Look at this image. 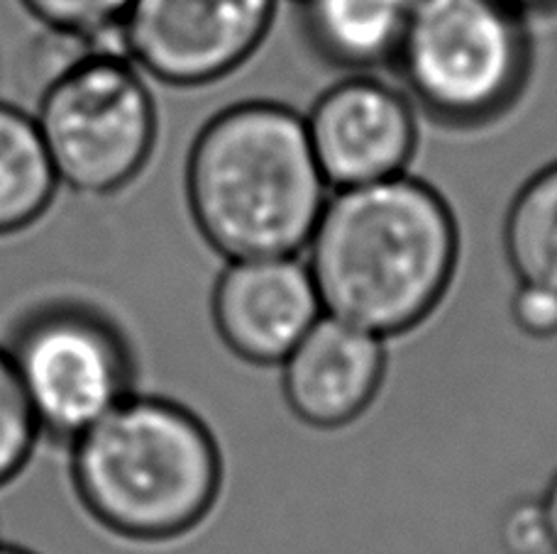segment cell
<instances>
[{"instance_id":"3","label":"cell","mask_w":557,"mask_h":554,"mask_svg":"<svg viewBox=\"0 0 557 554\" xmlns=\"http://www.w3.org/2000/svg\"><path fill=\"white\" fill-rule=\"evenodd\" d=\"M327 188L306 117L278 103L225 108L196 135L186 160L188 213L225 262L304 254Z\"/></svg>"},{"instance_id":"13","label":"cell","mask_w":557,"mask_h":554,"mask_svg":"<svg viewBox=\"0 0 557 554\" xmlns=\"http://www.w3.org/2000/svg\"><path fill=\"white\" fill-rule=\"evenodd\" d=\"M504 254L516 284L557 291V162L513 196L504 221Z\"/></svg>"},{"instance_id":"17","label":"cell","mask_w":557,"mask_h":554,"mask_svg":"<svg viewBox=\"0 0 557 554\" xmlns=\"http://www.w3.org/2000/svg\"><path fill=\"white\" fill-rule=\"evenodd\" d=\"M509 313L513 325L525 338H557V291L535 284H516Z\"/></svg>"},{"instance_id":"7","label":"cell","mask_w":557,"mask_h":554,"mask_svg":"<svg viewBox=\"0 0 557 554\" xmlns=\"http://www.w3.org/2000/svg\"><path fill=\"white\" fill-rule=\"evenodd\" d=\"M278 0H133L121 52L147 78L176 88L233 74L270 35Z\"/></svg>"},{"instance_id":"14","label":"cell","mask_w":557,"mask_h":554,"mask_svg":"<svg viewBox=\"0 0 557 554\" xmlns=\"http://www.w3.org/2000/svg\"><path fill=\"white\" fill-rule=\"evenodd\" d=\"M45 35L117 45V29L133 0H17Z\"/></svg>"},{"instance_id":"11","label":"cell","mask_w":557,"mask_h":554,"mask_svg":"<svg viewBox=\"0 0 557 554\" xmlns=\"http://www.w3.org/2000/svg\"><path fill=\"white\" fill-rule=\"evenodd\" d=\"M416 0H304V25L325 59L370 68L394 62Z\"/></svg>"},{"instance_id":"6","label":"cell","mask_w":557,"mask_h":554,"mask_svg":"<svg viewBox=\"0 0 557 554\" xmlns=\"http://www.w3.org/2000/svg\"><path fill=\"white\" fill-rule=\"evenodd\" d=\"M3 348L49 440L69 444L137 391L133 340L91 301L29 305Z\"/></svg>"},{"instance_id":"5","label":"cell","mask_w":557,"mask_h":554,"mask_svg":"<svg viewBox=\"0 0 557 554\" xmlns=\"http://www.w3.org/2000/svg\"><path fill=\"white\" fill-rule=\"evenodd\" d=\"M394 62L428 113L450 125L494 121L531 68L523 10L509 0H416Z\"/></svg>"},{"instance_id":"8","label":"cell","mask_w":557,"mask_h":554,"mask_svg":"<svg viewBox=\"0 0 557 554\" xmlns=\"http://www.w3.org/2000/svg\"><path fill=\"white\" fill-rule=\"evenodd\" d=\"M306 133L333 191L406 174L418 142L409 101L370 76L327 88L306 117Z\"/></svg>"},{"instance_id":"19","label":"cell","mask_w":557,"mask_h":554,"mask_svg":"<svg viewBox=\"0 0 557 554\" xmlns=\"http://www.w3.org/2000/svg\"><path fill=\"white\" fill-rule=\"evenodd\" d=\"M0 554H37V552L20 545H10V542H0Z\"/></svg>"},{"instance_id":"15","label":"cell","mask_w":557,"mask_h":554,"mask_svg":"<svg viewBox=\"0 0 557 554\" xmlns=\"http://www.w3.org/2000/svg\"><path fill=\"white\" fill-rule=\"evenodd\" d=\"M42 440L45 435L20 389L8 352L0 344V489L27 469Z\"/></svg>"},{"instance_id":"12","label":"cell","mask_w":557,"mask_h":554,"mask_svg":"<svg viewBox=\"0 0 557 554\" xmlns=\"http://www.w3.org/2000/svg\"><path fill=\"white\" fill-rule=\"evenodd\" d=\"M59 188L35 115L0 101V237L42 221Z\"/></svg>"},{"instance_id":"9","label":"cell","mask_w":557,"mask_h":554,"mask_svg":"<svg viewBox=\"0 0 557 554\" xmlns=\"http://www.w3.org/2000/svg\"><path fill=\"white\" fill-rule=\"evenodd\" d=\"M323 313L304 254L225 262L211 293L218 338L252 367H278Z\"/></svg>"},{"instance_id":"2","label":"cell","mask_w":557,"mask_h":554,"mask_svg":"<svg viewBox=\"0 0 557 554\" xmlns=\"http://www.w3.org/2000/svg\"><path fill=\"white\" fill-rule=\"evenodd\" d=\"M69 481L98 528L157 547L194 536L225 489V457L201 415L135 391L66 444Z\"/></svg>"},{"instance_id":"18","label":"cell","mask_w":557,"mask_h":554,"mask_svg":"<svg viewBox=\"0 0 557 554\" xmlns=\"http://www.w3.org/2000/svg\"><path fill=\"white\" fill-rule=\"evenodd\" d=\"M545 516H548V526H550V536L555 542V554H557V471L550 477L548 487L541 493Z\"/></svg>"},{"instance_id":"1","label":"cell","mask_w":557,"mask_h":554,"mask_svg":"<svg viewBox=\"0 0 557 554\" xmlns=\"http://www.w3.org/2000/svg\"><path fill=\"white\" fill-rule=\"evenodd\" d=\"M304 260L327 315L389 342L450 293L460 227L433 186L399 174L327 196Z\"/></svg>"},{"instance_id":"4","label":"cell","mask_w":557,"mask_h":554,"mask_svg":"<svg viewBox=\"0 0 557 554\" xmlns=\"http://www.w3.org/2000/svg\"><path fill=\"white\" fill-rule=\"evenodd\" d=\"M49 39L52 66L33 115L59 186L91 198L121 193L145 172L157 144L147 76L121 47Z\"/></svg>"},{"instance_id":"20","label":"cell","mask_w":557,"mask_h":554,"mask_svg":"<svg viewBox=\"0 0 557 554\" xmlns=\"http://www.w3.org/2000/svg\"><path fill=\"white\" fill-rule=\"evenodd\" d=\"M511 5H516V8H521V10H525V8H535V5H545V3H553V0H509Z\"/></svg>"},{"instance_id":"10","label":"cell","mask_w":557,"mask_h":554,"mask_svg":"<svg viewBox=\"0 0 557 554\" xmlns=\"http://www.w3.org/2000/svg\"><path fill=\"white\" fill-rule=\"evenodd\" d=\"M389 369L386 340L323 313L278 364L282 393L313 430H341L372 408Z\"/></svg>"},{"instance_id":"16","label":"cell","mask_w":557,"mask_h":554,"mask_svg":"<svg viewBox=\"0 0 557 554\" xmlns=\"http://www.w3.org/2000/svg\"><path fill=\"white\" fill-rule=\"evenodd\" d=\"M499 540L509 554H555L541 496L516 499L499 520Z\"/></svg>"}]
</instances>
